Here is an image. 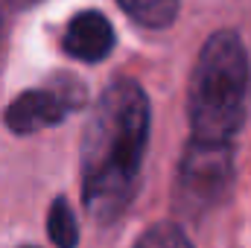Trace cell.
<instances>
[{
  "label": "cell",
  "mask_w": 251,
  "mask_h": 248,
  "mask_svg": "<svg viewBox=\"0 0 251 248\" xmlns=\"http://www.w3.org/2000/svg\"><path fill=\"white\" fill-rule=\"evenodd\" d=\"M47 234H50V243L56 248H76V243H79V225H76V216H73L67 198H56L50 204Z\"/></svg>",
  "instance_id": "7"
},
{
  "label": "cell",
  "mask_w": 251,
  "mask_h": 248,
  "mask_svg": "<svg viewBox=\"0 0 251 248\" xmlns=\"http://www.w3.org/2000/svg\"><path fill=\"white\" fill-rule=\"evenodd\" d=\"M64 53L79 59V62H102L111 56V47H114V29L108 24V18L102 12H79L70 18L67 29L62 35Z\"/></svg>",
  "instance_id": "5"
},
{
  "label": "cell",
  "mask_w": 251,
  "mask_h": 248,
  "mask_svg": "<svg viewBox=\"0 0 251 248\" xmlns=\"http://www.w3.org/2000/svg\"><path fill=\"white\" fill-rule=\"evenodd\" d=\"M126 15L152 29H164L178 18V0H117Z\"/></svg>",
  "instance_id": "6"
},
{
  "label": "cell",
  "mask_w": 251,
  "mask_h": 248,
  "mask_svg": "<svg viewBox=\"0 0 251 248\" xmlns=\"http://www.w3.org/2000/svg\"><path fill=\"white\" fill-rule=\"evenodd\" d=\"M24 248H32V246H24Z\"/></svg>",
  "instance_id": "11"
},
{
  "label": "cell",
  "mask_w": 251,
  "mask_h": 248,
  "mask_svg": "<svg viewBox=\"0 0 251 248\" xmlns=\"http://www.w3.org/2000/svg\"><path fill=\"white\" fill-rule=\"evenodd\" d=\"M82 85H70L64 88L62 82L47 85V88H35V91H24L6 111H3V123L12 128L15 134H35L44 131L50 125H59L67 120V114L73 108L82 105Z\"/></svg>",
  "instance_id": "4"
},
{
  "label": "cell",
  "mask_w": 251,
  "mask_h": 248,
  "mask_svg": "<svg viewBox=\"0 0 251 248\" xmlns=\"http://www.w3.org/2000/svg\"><path fill=\"white\" fill-rule=\"evenodd\" d=\"M134 248H193V243L176 222H155L140 234Z\"/></svg>",
  "instance_id": "8"
},
{
  "label": "cell",
  "mask_w": 251,
  "mask_h": 248,
  "mask_svg": "<svg viewBox=\"0 0 251 248\" xmlns=\"http://www.w3.org/2000/svg\"><path fill=\"white\" fill-rule=\"evenodd\" d=\"M146 143L149 99L134 79H114L94 105L82 146V193L100 225H111L134 198Z\"/></svg>",
  "instance_id": "1"
},
{
  "label": "cell",
  "mask_w": 251,
  "mask_h": 248,
  "mask_svg": "<svg viewBox=\"0 0 251 248\" xmlns=\"http://www.w3.org/2000/svg\"><path fill=\"white\" fill-rule=\"evenodd\" d=\"M251 97V62L234 29L213 32L190 76V137L204 143H234L246 123Z\"/></svg>",
  "instance_id": "2"
},
{
  "label": "cell",
  "mask_w": 251,
  "mask_h": 248,
  "mask_svg": "<svg viewBox=\"0 0 251 248\" xmlns=\"http://www.w3.org/2000/svg\"><path fill=\"white\" fill-rule=\"evenodd\" d=\"M41 0H9V6L12 9H32V6H38Z\"/></svg>",
  "instance_id": "9"
},
{
  "label": "cell",
  "mask_w": 251,
  "mask_h": 248,
  "mask_svg": "<svg viewBox=\"0 0 251 248\" xmlns=\"http://www.w3.org/2000/svg\"><path fill=\"white\" fill-rule=\"evenodd\" d=\"M234 181V146L190 137L178 164L176 201L187 213H201L222 201Z\"/></svg>",
  "instance_id": "3"
},
{
  "label": "cell",
  "mask_w": 251,
  "mask_h": 248,
  "mask_svg": "<svg viewBox=\"0 0 251 248\" xmlns=\"http://www.w3.org/2000/svg\"><path fill=\"white\" fill-rule=\"evenodd\" d=\"M0 35H3V15H0Z\"/></svg>",
  "instance_id": "10"
}]
</instances>
